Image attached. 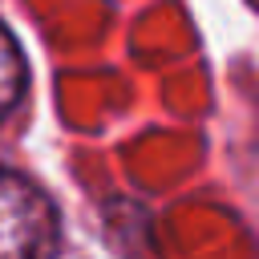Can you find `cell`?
Here are the masks:
<instances>
[{"mask_svg": "<svg viewBox=\"0 0 259 259\" xmlns=\"http://www.w3.org/2000/svg\"><path fill=\"white\" fill-rule=\"evenodd\" d=\"M61 219L53 198L24 174L0 166V259H53Z\"/></svg>", "mask_w": 259, "mask_h": 259, "instance_id": "1", "label": "cell"}, {"mask_svg": "<svg viewBox=\"0 0 259 259\" xmlns=\"http://www.w3.org/2000/svg\"><path fill=\"white\" fill-rule=\"evenodd\" d=\"M24 85H28V65H24V53H20V45L12 40V32L0 24V121H4L16 105H20Z\"/></svg>", "mask_w": 259, "mask_h": 259, "instance_id": "2", "label": "cell"}]
</instances>
